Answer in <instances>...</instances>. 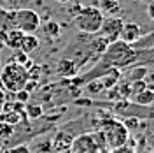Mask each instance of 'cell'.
I'll list each match as a JSON object with an SVG mask.
<instances>
[{
    "instance_id": "18",
    "label": "cell",
    "mask_w": 154,
    "mask_h": 153,
    "mask_svg": "<svg viewBox=\"0 0 154 153\" xmlns=\"http://www.w3.org/2000/svg\"><path fill=\"white\" fill-rule=\"evenodd\" d=\"M14 62L23 65V63H26V62H28V55H26V53H16V58H14Z\"/></svg>"
},
{
    "instance_id": "25",
    "label": "cell",
    "mask_w": 154,
    "mask_h": 153,
    "mask_svg": "<svg viewBox=\"0 0 154 153\" xmlns=\"http://www.w3.org/2000/svg\"><path fill=\"white\" fill-rule=\"evenodd\" d=\"M38 153H44V151H38Z\"/></svg>"
},
{
    "instance_id": "15",
    "label": "cell",
    "mask_w": 154,
    "mask_h": 153,
    "mask_svg": "<svg viewBox=\"0 0 154 153\" xmlns=\"http://www.w3.org/2000/svg\"><path fill=\"white\" fill-rule=\"evenodd\" d=\"M147 76V69L145 67H135L131 72H130V81L133 83V81H140V79H144Z\"/></svg>"
},
{
    "instance_id": "26",
    "label": "cell",
    "mask_w": 154,
    "mask_h": 153,
    "mask_svg": "<svg viewBox=\"0 0 154 153\" xmlns=\"http://www.w3.org/2000/svg\"><path fill=\"white\" fill-rule=\"evenodd\" d=\"M152 153H154V151H152Z\"/></svg>"
},
{
    "instance_id": "4",
    "label": "cell",
    "mask_w": 154,
    "mask_h": 153,
    "mask_svg": "<svg viewBox=\"0 0 154 153\" xmlns=\"http://www.w3.org/2000/svg\"><path fill=\"white\" fill-rule=\"evenodd\" d=\"M9 28L21 30L23 34H33L40 27V16L32 9H19L7 12Z\"/></svg>"
},
{
    "instance_id": "20",
    "label": "cell",
    "mask_w": 154,
    "mask_h": 153,
    "mask_svg": "<svg viewBox=\"0 0 154 153\" xmlns=\"http://www.w3.org/2000/svg\"><path fill=\"white\" fill-rule=\"evenodd\" d=\"M28 111H30V116L32 118H37V116H40V113H42V109L40 107H28Z\"/></svg>"
},
{
    "instance_id": "3",
    "label": "cell",
    "mask_w": 154,
    "mask_h": 153,
    "mask_svg": "<svg viewBox=\"0 0 154 153\" xmlns=\"http://www.w3.org/2000/svg\"><path fill=\"white\" fill-rule=\"evenodd\" d=\"M103 12L95 5H82L81 11L74 16V25L84 34H98L103 23Z\"/></svg>"
},
{
    "instance_id": "10",
    "label": "cell",
    "mask_w": 154,
    "mask_h": 153,
    "mask_svg": "<svg viewBox=\"0 0 154 153\" xmlns=\"http://www.w3.org/2000/svg\"><path fill=\"white\" fill-rule=\"evenodd\" d=\"M77 69H79V65H77L74 60H70V58H63L58 63V72L61 76H74L77 72Z\"/></svg>"
},
{
    "instance_id": "24",
    "label": "cell",
    "mask_w": 154,
    "mask_h": 153,
    "mask_svg": "<svg viewBox=\"0 0 154 153\" xmlns=\"http://www.w3.org/2000/svg\"><path fill=\"white\" fill-rule=\"evenodd\" d=\"M144 2H147V4H149V2H151V0H144Z\"/></svg>"
},
{
    "instance_id": "5",
    "label": "cell",
    "mask_w": 154,
    "mask_h": 153,
    "mask_svg": "<svg viewBox=\"0 0 154 153\" xmlns=\"http://www.w3.org/2000/svg\"><path fill=\"white\" fill-rule=\"evenodd\" d=\"M105 139L112 150L121 148L128 141V129L123 123H119V122H110L105 127Z\"/></svg>"
},
{
    "instance_id": "23",
    "label": "cell",
    "mask_w": 154,
    "mask_h": 153,
    "mask_svg": "<svg viewBox=\"0 0 154 153\" xmlns=\"http://www.w3.org/2000/svg\"><path fill=\"white\" fill-rule=\"evenodd\" d=\"M4 48V42H2V39H0V49Z\"/></svg>"
},
{
    "instance_id": "9",
    "label": "cell",
    "mask_w": 154,
    "mask_h": 153,
    "mask_svg": "<svg viewBox=\"0 0 154 153\" xmlns=\"http://www.w3.org/2000/svg\"><path fill=\"white\" fill-rule=\"evenodd\" d=\"M98 9L103 12V16L105 14L114 16V14H119V11H121V2L119 0H100V7Z\"/></svg>"
},
{
    "instance_id": "16",
    "label": "cell",
    "mask_w": 154,
    "mask_h": 153,
    "mask_svg": "<svg viewBox=\"0 0 154 153\" xmlns=\"http://www.w3.org/2000/svg\"><path fill=\"white\" fill-rule=\"evenodd\" d=\"M14 134V125H9L5 122H0V139H7Z\"/></svg>"
},
{
    "instance_id": "17",
    "label": "cell",
    "mask_w": 154,
    "mask_h": 153,
    "mask_svg": "<svg viewBox=\"0 0 154 153\" xmlns=\"http://www.w3.org/2000/svg\"><path fill=\"white\" fill-rule=\"evenodd\" d=\"M123 125H125L128 130H135V129H137V127L140 125V120H138L137 116H131V118H126L125 123H123Z\"/></svg>"
},
{
    "instance_id": "1",
    "label": "cell",
    "mask_w": 154,
    "mask_h": 153,
    "mask_svg": "<svg viewBox=\"0 0 154 153\" xmlns=\"http://www.w3.org/2000/svg\"><path fill=\"white\" fill-rule=\"evenodd\" d=\"M102 63H105L107 67H112V69H121V67H126L130 63H133L135 60L138 58V51L126 44L123 41H114L110 42L107 49L103 51L102 55Z\"/></svg>"
},
{
    "instance_id": "8",
    "label": "cell",
    "mask_w": 154,
    "mask_h": 153,
    "mask_svg": "<svg viewBox=\"0 0 154 153\" xmlns=\"http://www.w3.org/2000/svg\"><path fill=\"white\" fill-rule=\"evenodd\" d=\"M130 99L138 106H151V104H154V88L151 85H147L142 92L131 95Z\"/></svg>"
},
{
    "instance_id": "14",
    "label": "cell",
    "mask_w": 154,
    "mask_h": 153,
    "mask_svg": "<svg viewBox=\"0 0 154 153\" xmlns=\"http://www.w3.org/2000/svg\"><path fill=\"white\" fill-rule=\"evenodd\" d=\"M44 32H46V35L56 39V37H60L61 28H60V25H58L56 21H48V23L44 25Z\"/></svg>"
},
{
    "instance_id": "13",
    "label": "cell",
    "mask_w": 154,
    "mask_h": 153,
    "mask_svg": "<svg viewBox=\"0 0 154 153\" xmlns=\"http://www.w3.org/2000/svg\"><path fill=\"white\" fill-rule=\"evenodd\" d=\"M116 95L119 99H123V100L130 99V95H131V83H117L116 85Z\"/></svg>"
},
{
    "instance_id": "6",
    "label": "cell",
    "mask_w": 154,
    "mask_h": 153,
    "mask_svg": "<svg viewBox=\"0 0 154 153\" xmlns=\"http://www.w3.org/2000/svg\"><path fill=\"white\" fill-rule=\"evenodd\" d=\"M123 25L125 21L119 18V16H109V18H103V23L98 30V35L105 37L109 42H114V41H119V34L123 30Z\"/></svg>"
},
{
    "instance_id": "7",
    "label": "cell",
    "mask_w": 154,
    "mask_h": 153,
    "mask_svg": "<svg viewBox=\"0 0 154 153\" xmlns=\"http://www.w3.org/2000/svg\"><path fill=\"white\" fill-rule=\"evenodd\" d=\"M142 37V30H140V25L137 23H125L123 25V30L119 34V41H123L130 46H135Z\"/></svg>"
},
{
    "instance_id": "2",
    "label": "cell",
    "mask_w": 154,
    "mask_h": 153,
    "mask_svg": "<svg viewBox=\"0 0 154 153\" xmlns=\"http://www.w3.org/2000/svg\"><path fill=\"white\" fill-rule=\"evenodd\" d=\"M0 83L5 90H9L12 93L25 90V86L28 83V69H25L21 63L11 62L7 65H4L0 72Z\"/></svg>"
},
{
    "instance_id": "12",
    "label": "cell",
    "mask_w": 154,
    "mask_h": 153,
    "mask_svg": "<svg viewBox=\"0 0 154 153\" xmlns=\"http://www.w3.org/2000/svg\"><path fill=\"white\" fill-rule=\"evenodd\" d=\"M109 44H110V42H109L105 37L98 35L96 39H93V41L89 42V51H91V53H95V55H103V51L107 49Z\"/></svg>"
},
{
    "instance_id": "19",
    "label": "cell",
    "mask_w": 154,
    "mask_h": 153,
    "mask_svg": "<svg viewBox=\"0 0 154 153\" xmlns=\"http://www.w3.org/2000/svg\"><path fill=\"white\" fill-rule=\"evenodd\" d=\"M16 100L18 102H26L28 100V92H25V90H21V92H16Z\"/></svg>"
},
{
    "instance_id": "11",
    "label": "cell",
    "mask_w": 154,
    "mask_h": 153,
    "mask_svg": "<svg viewBox=\"0 0 154 153\" xmlns=\"http://www.w3.org/2000/svg\"><path fill=\"white\" fill-rule=\"evenodd\" d=\"M38 44H40V41H38L33 34H25V37H23V42H21V51L23 53H26V55H30L33 49L38 48Z\"/></svg>"
},
{
    "instance_id": "22",
    "label": "cell",
    "mask_w": 154,
    "mask_h": 153,
    "mask_svg": "<svg viewBox=\"0 0 154 153\" xmlns=\"http://www.w3.org/2000/svg\"><path fill=\"white\" fill-rule=\"evenodd\" d=\"M56 2H60V4H68V2H72V0H56Z\"/></svg>"
},
{
    "instance_id": "21",
    "label": "cell",
    "mask_w": 154,
    "mask_h": 153,
    "mask_svg": "<svg viewBox=\"0 0 154 153\" xmlns=\"http://www.w3.org/2000/svg\"><path fill=\"white\" fill-rule=\"evenodd\" d=\"M147 14H149V18L154 21V0H151V2L147 4Z\"/></svg>"
}]
</instances>
